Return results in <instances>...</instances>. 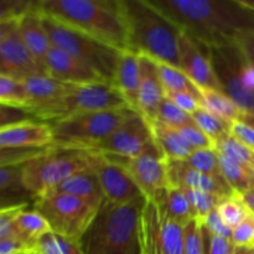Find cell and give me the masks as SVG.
I'll return each instance as SVG.
<instances>
[{
  "label": "cell",
  "instance_id": "cell-1",
  "mask_svg": "<svg viewBox=\"0 0 254 254\" xmlns=\"http://www.w3.org/2000/svg\"><path fill=\"white\" fill-rule=\"evenodd\" d=\"M184 32L215 47L254 32V9L243 0H148Z\"/></svg>",
  "mask_w": 254,
  "mask_h": 254
},
{
  "label": "cell",
  "instance_id": "cell-2",
  "mask_svg": "<svg viewBox=\"0 0 254 254\" xmlns=\"http://www.w3.org/2000/svg\"><path fill=\"white\" fill-rule=\"evenodd\" d=\"M148 198L126 203L104 200L79 240L84 254H144L143 213Z\"/></svg>",
  "mask_w": 254,
  "mask_h": 254
},
{
  "label": "cell",
  "instance_id": "cell-3",
  "mask_svg": "<svg viewBox=\"0 0 254 254\" xmlns=\"http://www.w3.org/2000/svg\"><path fill=\"white\" fill-rule=\"evenodd\" d=\"M41 14L103 44L129 51V34L122 0H36Z\"/></svg>",
  "mask_w": 254,
  "mask_h": 254
},
{
  "label": "cell",
  "instance_id": "cell-4",
  "mask_svg": "<svg viewBox=\"0 0 254 254\" xmlns=\"http://www.w3.org/2000/svg\"><path fill=\"white\" fill-rule=\"evenodd\" d=\"M129 34V51L180 68L179 39L183 30L148 0H122Z\"/></svg>",
  "mask_w": 254,
  "mask_h": 254
},
{
  "label": "cell",
  "instance_id": "cell-5",
  "mask_svg": "<svg viewBox=\"0 0 254 254\" xmlns=\"http://www.w3.org/2000/svg\"><path fill=\"white\" fill-rule=\"evenodd\" d=\"M103 159L92 149L51 144L42 155L24 165L25 186L39 198L77 174L96 170Z\"/></svg>",
  "mask_w": 254,
  "mask_h": 254
},
{
  "label": "cell",
  "instance_id": "cell-6",
  "mask_svg": "<svg viewBox=\"0 0 254 254\" xmlns=\"http://www.w3.org/2000/svg\"><path fill=\"white\" fill-rule=\"evenodd\" d=\"M41 17L52 46L64 50L94 69L108 83L114 84L123 51L66 26L46 15L41 14Z\"/></svg>",
  "mask_w": 254,
  "mask_h": 254
},
{
  "label": "cell",
  "instance_id": "cell-7",
  "mask_svg": "<svg viewBox=\"0 0 254 254\" xmlns=\"http://www.w3.org/2000/svg\"><path fill=\"white\" fill-rule=\"evenodd\" d=\"M133 112L130 108L92 112L49 123L54 133V144L83 149L94 148L113 134Z\"/></svg>",
  "mask_w": 254,
  "mask_h": 254
},
{
  "label": "cell",
  "instance_id": "cell-8",
  "mask_svg": "<svg viewBox=\"0 0 254 254\" xmlns=\"http://www.w3.org/2000/svg\"><path fill=\"white\" fill-rule=\"evenodd\" d=\"M34 210L46 218L52 232L78 243L93 221L98 207L76 196L50 191L37 198Z\"/></svg>",
  "mask_w": 254,
  "mask_h": 254
},
{
  "label": "cell",
  "instance_id": "cell-9",
  "mask_svg": "<svg viewBox=\"0 0 254 254\" xmlns=\"http://www.w3.org/2000/svg\"><path fill=\"white\" fill-rule=\"evenodd\" d=\"M208 59L221 91L246 114H254V91L246 82L248 61L237 42L208 47Z\"/></svg>",
  "mask_w": 254,
  "mask_h": 254
},
{
  "label": "cell",
  "instance_id": "cell-10",
  "mask_svg": "<svg viewBox=\"0 0 254 254\" xmlns=\"http://www.w3.org/2000/svg\"><path fill=\"white\" fill-rule=\"evenodd\" d=\"M159 149L148 119L133 112L113 134L97 144L92 150L106 156L134 159Z\"/></svg>",
  "mask_w": 254,
  "mask_h": 254
},
{
  "label": "cell",
  "instance_id": "cell-11",
  "mask_svg": "<svg viewBox=\"0 0 254 254\" xmlns=\"http://www.w3.org/2000/svg\"><path fill=\"white\" fill-rule=\"evenodd\" d=\"M25 84L29 94L26 111L35 119L54 123L64 118L67 96L74 84L64 83L45 74L31 77Z\"/></svg>",
  "mask_w": 254,
  "mask_h": 254
},
{
  "label": "cell",
  "instance_id": "cell-12",
  "mask_svg": "<svg viewBox=\"0 0 254 254\" xmlns=\"http://www.w3.org/2000/svg\"><path fill=\"white\" fill-rule=\"evenodd\" d=\"M0 74L20 81L42 74L20 35L17 21L0 22Z\"/></svg>",
  "mask_w": 254,
  "mask_h": 254
},
{
  "label": "cell",
  "instance_id": "cell-13",
  "mask_svg": "<svg viewBox=\"0 0 254 254\" xmlns=\"http://www.w3.org/2000/svg\"><path fill=\"white\" fill-rule=\"evenodd\" d=\"M106 159L123 165L130 173L136 185L148 200L153 201L159 193L170 186L168 159L160 149L149 151L134 159H121L114 156H106Z\"/></svg>",
  "mask_w": 254,
  "mask_h": 254
},
{
  "label": "cell",
  "instance_id": "cell-14",
  "mask_svg": "<svg viewBox=\"0 0 254 254\" xmlns=\"http://www.w3.org/2000/svg\"><path fill=\"white\" fill-rule=\"evenodd\" d=\"M126 108H129L128 103L114 84H74L67 96L64 118L76 114L118 111Z\"/></svg>",
  "mask_w": 254,
  "mask_h": 254
},
{
  "label": "cell",
  "instance_id": "cell-15",
  "mask_svg": "<svg viewBox=\"0 0 254 254\" xmlns=\"http://www.w3.org/2000/svg\"><path fill=\"white\" fill-rule=\"evenodd\" d=\"M179 60L180 69L200 89L222 92L208 59V49L184 31L179 39Z\"/></svg>",
  "mask_w": 254,
  "mask_h": 254
},
{
  "label": "cell",
  "instance_id": "cell-16",
  "mask_svg": "<svg viewBox=\"0 0 254 254\" xmlns=\"http://www.w3.org/2000/svg\"><path fill=\"white\" fill-rule=\"evenodd\" d=\"M168 174L170 186H175L181 190L202 191L223 198L237 195L223 176L207 175L196 171L186 165L183 160L168 159Z\"/></svg>",
  "mask_w": 254,
  "mask_h": 254
},
{
  "label": "cell",
  "instance_id": "cell-17",
  "mask_svg": "<svg viewBox=\"0 0 254 254\" xmlns=\"http://www.w3.org/2000/svg\"><path fill=\"white\" fill-rule=\"evenodd\" d=\"M96 174L101 183L106 200L117 203H126L135 200L143 192L136 185L135 180L123 165L108 160L103 161L96 168Z\"/></svg>",
  "mask_w": 254,
  "mask_h": 254
},
{
  "label": "cell",
  "instance_id": "cell-18",
  "mask_svg": "<svg viewBox=\"0 0 254 254\" xmlns=\"http://www.w3.org/2000/svg\"><path fill=\"white\" fill-rule=\"evenodd\" d=\"M46 74L69 84L108 83L94 69L59 47L51 46L46 60Z\"/></svg>",
  "mask_w": 254,
  "mask_h": 254
},
{
  "label": "cell",
  "instance_id": "cell-19",
  "mask_svg": "<svg viewBox=\"0 0 254 254\" xmlns=\"http://www.w3.org/2000/svg\"><path fill=\"white\" fill-rule=\"evenodd\" d=\"M54 144L49 123L24 121L0 128V149L45 148Z\"/></svg>",
  "mask_w": 254,
  "mask_h": 254
},
{
  "label": "cell",
  "instance_id": "cell-20",
  "mask_svg": "<svg viewBox=\"0 0 254 254\" xmlns=\"http://www.w3.org/2000/svg\"><path fill=\"white\" fill-rule=\"evenodd\" d=\"M140 61V87H139V113L154 121L159 106L165 98V89L159 76L155 60L139 55Z\"/></svg>",
  "mask_w": 254,
  "mask_h": 254
},
{
  "label": "cell",
  "instance_id": "cell-21",
  "mask_svg": "<svg viewBox=\"0 0 254 254\" xmlns=\"http://www.w3.org/2000/svg\"><path fill=\"white\" fill-rule=\"evenodd\" d=\"M19 31L26 45L27 50L34 57L35 62L39 68L41 69L42 74H46V60L49 56L50 49H51V41L42 24V17L40 11L37 10L36 4L30 12H27L22 19L17 21Z\"/></svg>",
  "mask_w": 254,
  "mask_h": 254
},
{
  "label": "cell",
  "instance_id": "cell-22",
  "mask_svg": "<svg viewBox=\"0 0 254 254\" xmlns=\"http://www.w3.org/2000/svg\"><path fill=\"white\" fill-rule=\"evenodd\" d=\"M0 210L11 207H27L30 201L36 202L37 197L27 190L24 183L22 169L24 165L0 166Z\"/></svg>",
  "mask_w": 254,
  "mask_h": 254
},
{
  "label": "cell",
  "instance_id": "cell-23",
  "mask_svg": "<svg viewBox=\"0 0 254 254\" xmlns=\"http://www.w3.org/2000/svg\"><path fill=\"white\" fill-rule=\"evenodd\" d=\"M114 86L121 92L129 108L139 113V87H140L139 55L131 51L122 52Z\"/></svg>",
  "mask_w": 254,
  "mask_h": 254
},
{
  "label": "cell",
  "instance_id": "cell-24",
  "mask_svg": "<svg viewBox=\"0 0 254 254\" xmlns=\"http://www.w3.org/2000/svg\"><path fill=\"white\" fill-rule=\"evenodd\" d=\"M51 191L76 196L98 208L106 200L96 170H88L77 174V175L64 180Z\"/></svg>",
  "mask_w": 254,
  "mask_h": 254
},
{
  "label": "cell",
  "instance_id": "cell-25",
  "mask_svg": "<svg viewBox=\"0 0 254 254\" xmlns=\"http://www.w3.org/2000/svg\"><path fill=\"white\" fill-rule=\"evenodd\" d=\"M149 123H150L151 130H153L154 139L164 155L166 156V159L185 160L193 153V149L186 143L178 129L165 126L159 121H153Z\"/></svg>",
  "mask_w": 254,
  "mask_h": 254
},
{
  "label": "cell",
  "instance_id": "cell-26",
  "mask_svg": "<svg viewBox=\"0 0 254 254\" xmlns=\"http://www.w3.org/2000/svg\"><path fill=\"white\" fill-rule=\"evenodd\" d=\"M153 202L158 206L159 210L164 215L183 225L196 218L195 212L189 203L185 192L175 186H169L166 190H164L154 198Z\"/></svg>",
  "mask_w": 254,
  "mask_h": 254
},
{
  "label": "cell",
  "instance_id": "cell-27",
  "mask_svg": "<svg viewBox=\"0 0 254 254\" xmlns=\"http://www.w3.org/2000/svg\"><path fill=\"white\" fill-rule=\"evenodd\" d=\"M17 237L31 251L37 240L46 233L52 232L46 218L36 210H24L14 221Z\"/></svg>",
  "mask_w": 254,
  "mask_h": 254
},
{
  "label": "cell",
  "instance_id": "cell-28",
  "mask_svg": "<svg viewBox=\"0 0 254 254\" xmlns=\"http://www.w3.org/2000/svg\"><path fill=\"white\" fill-rule=\"evenodd\" d=\"M156 64L165 93H188L202 102L200 87L196 86L183 69L160 61H156Z\"/></svg>",
  "mask_w": 254,
  "mask_h": 254
},
{
  "label": "cell",
  "instance_id": "cell-29",
  "mask_svg": "<svg viewBox=\"0 0 254 254\" xmlns=\"http://www.w3.org/2000/svg\"><path fill=\"white\" fill-rule=\"evenodd\" d=\"M217 154L222 176L237 195L254 190V171L252 169L232 160L228 156Z\"/></svg>",
  "mask_w": 254,
  "mask_h": 254
},
{
  "label": "cell",
  "instance_id": "cell-30",
  "mask_svg": "<svg viewBox=\"0 0 254 254\" xmlns=\"http://www.w3.org/2000/svg\"><path fill=\"white\" fill-rule=\"evenodd\" d=\"M201 94H202V107H205L207 111L215 114L225 123L232 126L233 122L240 121L242 117L243 112L223 92L201 89Z\"/></svg>",
  "mask_w": 254,
  "mask_h": 254
},
{
  "label": "cell",
  "instance_id": "cell-31",
  "mask_svg": "<svg viewBox=\"0 0 254 254\" xmlns=\"http://www.w3.org/2000/svg\"><path fill=\"white\" fill-rule=\"evenodd\" d=\"M159 213H160L161 228L158 254H185L184 225L169 218L160 210Z\"/></svg>",
  "mask_w": 254,
  "mask_h": 254
},
{
  "label": "cell",
  "instance_id": "cell-32",
  "mask_svg": "<svg viewBox=\"0 0 254 254\" xmlns=\"http://www.w3.org/2000/svg\"><path fill=\"white\" fill-rule=\"evenodd\" d=\"M0 102L1 106L26 109L29 94L25 81L0 74Z\"/></svg>",
  "mask_w": 254,
  "mask_h": 254
},
{
  "label": "cell",
  "instance_id": "cell-33",
  "mask_svg": "<svg viewBox=\"0 0 254 254\" xmlns=\"http://www.w3.org/2000/svg\"><path fill=\"white\" fill-rule=\"evenodd\" d=\"M192 119L195 122L196 126L213 141V143H217L218 140H221L225 136L230 135L231 134V126L230 124L225 123L223 121H221L218 117H216L215 114L211 113L210 111L205 108V107H201L198 111H196L192 114Z\"/></svg>",
  "mask_w": 254,
  "mask_h": 254
},
{
  "label": "cell",
  "instance_id": "cell-34",
  "mask_svg": "<svg viewBox=\"0 0 254 254\" xmlns=\"http://www.w3.org/2000/svg\"><path fill=\"white\" fill-rule=\"evenodd\" d=\"M154 121L161 122L165 126L171 127L174 129H181L190 124H195L192 116L186 113L181 108H179L174 102H171L169 98H164L159 106L158 111H156V116ZM153 122V121H151Z\"/></svg>",
  "mask_w": 254,
  "mask_h": 254
},
{
  "label": "cell",
  "instance_id": "cell-35",
  "mask_svg": "<svg viewBox=\"0 0 254 254\" xmlns=\"http://www.w3.org/2000/svg\"><path fill=\"white\" fill-rule=\"evenodd\" d=\"M217 212L226 226H228L233 231L247 217L251 211L248 210L240 195H233L221 201L220 205L217 206Z\"/></svg>",
  "mask_w": 254,
  "mask_h": 254
},
{
  "label": "cell",
  "instance_id": "cell-36",
  "mask_svg": "<svg viewBox=\"0 0 254 254\" xmlns=\"http://www.w3.org/2000/svg\"><path fill=\"white\" fill-rule=\"evenodd\" d=\"M183 161L196 171L207 174V175L222 176L220 161H218V154L215 148L195 150L188 159Z\"/></svg>",
  "mask_w": 254,
  "mask_h": 254
},
{
  "label": "cell",
  "instance_id": "cell-37",
  "mask_svg": "<svg viewBox=\"0 0 254 254\" xmlns=\"http://www.w3.org/2000/svg\"><path fill=\"white\" fill-rule=\"evenodd\" d=\"M215 150L217 153L222 154V155L228 156L232 160H236L240 164L248 166V168H251V165H252L254 153L252 150H250L245 144L237 140L232 134L225 136L221 140H218L217 143H215Z\"/></svg>",
  "mask_w": 254,
  "mask_h": 254
},
{
  "label": "cell",
  "instance_id": "cell-38",
  "mask_svg": "<svg viewBox=\"0 0 254 254\" xmlns=\"http://www.w3.org/2000/svg\"><path fill=\"white\" fill-rule=\"evenodd\" d=\"M185 192L186 198H188L189 203L192 207L193 212H195L196 218L201 221L205 218L208 213L215 211L217 206L220 205L223 197H218V196L210 195V193L202 192V191H195V190H183ZM226 198V197H225Z\"/></svg>",
  "mask_w": 254,
  "mask_h": 254
},
{
  "label": "cell",
  "instance_id": "cell-39",
  "mask_svg": "<svg viewBox=\"0 0 254 254\" xmlns=\"http://www.w3.org/2000/svg\"><path fill=\"white\" fill-rule=\"evenodd\" d=\"M36 0H0V22L19 21L35 7Z\"/></svg>",
  "mask_w": 254,
  "mask_h": 254
},
{
  "label": "cell",
  "instance_id": "cell-40",
  "mask_svg": "<svg viewBox=\"0 0 254 254\" xmlns=\"http://www.w3.org/2000/svg\"><path fill=\"white\" fill-rule=\"evenodd\" d=\"M201 235H202L203 254H232L235 251L236 246L233 245L232 241L213 235L203 225H201Z\"/></svg>",
  "mask_w": 254,
  "mask_h": 254
},
{
  "label": "cell",
  "instance_id": "cell-41",
  "mask_svg": "<svg viewBox=\"0 0 254 254\" xmlns=\"http://www.w3.org/2000/svg\"><path fill=\"white\" fill-rule=\"evenodd\" d=\"M185 237V254H203L201 225L197 218L184 225Z\"/></svg>",
  "mask_w": 254,
  "mask_h": 254
},
{
  "label": "cell",
  "instance_id": "cell-42",
  "mask_svg": "<svg viewBox=\"0 0 254 254\" xmlns=\"http://www.w3.org/2000/svg\"><path fill=\"white\" fill-rule=\"evenodd\" d=\"M232 242L236 247L254 248V215L250 212L247 217L233 230Z\"/></svg>",
  "mask_w": 254,
  "mask_h": 254
},
{
  "label": "cell",
  "instance_id": "cell-43",
  "mask_svg": "<svg viewBox=\"0 0 254 254\" xmlns=\"http://www.w3.org/2000/svg\"><path fill=\"white\" fill-rule=\"evenodd\" d=\"M179 131L184 136L186 143L193 149V151L215 148V143L196 124H190V126L184 127V128L179 129Z\"/></svg>",
  "mask_w": 254,
  "mask_h": 254
},
{
  "label": "cell",
  "instance_id": "cell-44",
  "mask_svg": "<svg viewBox=\"0 0 254 254\" xmlns=\"http://www.w3.org/2000/svg\"><path fill=\"white\" fill-rule=\"evenodd\" d=\"M201 225L205 226L208 231L213 233L216 236H220V237L226 238V240H231L232 241V232L233 231L231 230L228 226H226V223L223 222L221 216L218 215L217 208L215 211H212L211 213H208L205 218L200 221Z\"/></svg>",
  "mask_w": 254,
  "mask_h": 254
},
{
  "label": "cell",
  "instance_id": "cell-45",
  "mask_svg": "<svg viewBox=\"0 0 254 254\" xmlns=\"http://www.w3.org/2000/svg\"><path fill=\"white\" fill-rule=\"evenodd\" d=\"M165 97L170 99L171 102H174L179 108H181L186 113L191 114V116L202 107V102L200 99L195 98V97L190 96L188 93H178V92H174V93H165Z\"/></svg>",
  "mask_w": 254,
  "mask_h": 254
},
{
  "label": "cell",
  "instance_id": "cell-46",
  "mask_svg": "<svg viewBox=\"0 0 254 254\" xmlns=\"http://www.w3.org/2000/svg\"><path fill=\"white\" fill-rule=\"evenodd\" d=\"M231 134L254 153V128L242 121L233 122Z\"/></svg>",
  "mask_w": 254,
  "mask_h": 254
},
{
  "label": "cell",
  "instance_id": "cell-47",
  "mask_svg": "<svg viewBox=\"0 0 254 254\" xmlns=\"http://www.w3.org/2000/svg\"><path fill=\"white\" fill-rule=\"evenodd\" d=\"M30 252L29 247L19 240H0V254H17Z\"/></svg>",
  "mask_w": 254,
  "mask_h": 254
},
{
  "label": "cell",
  "instance_id": "cell-48",
  "mask_svg": "<svg viewBox=\"0 0 254 254\" xmlns=\"http://www.w3.org/2000/svg\"><path fill=\"white\" fill-rule=\"evenodd\" d=\"M237 45L250 64L254 66V32L245 35L237 40Z\"/></svg>",
  "mask_w": 254,
  "mask_h": 254
},
{
  "label": "cell",
  "instance_id": "cell-49",
  "mask_svg": "<svg viewBox=\"0 0 254 254\" xmlns=\"http://www.w3.org/2000/svg\"><path fill=\"white\" fill-rule=\"evenodd\" d=\"M240 197L242 198L243 202L246 203L248 210H250L254 215V190H251L248 191V192L242 193V195H240Z\"/></svg>",
  "mask_w": 254,
  "mask_h": 254
},
{
  "label": "cell",
  "instance_id": "cell-50",
  "mask_svg": "<svg viewBox=\"0 0 254 254\" xmlns=\"http://www.w3.org/2000/svg\"><path fill=\"white\" fill-rule=\"evenodd\" d=\"M240 121L245 122V123H247L248 126L253 127V128H254V114H246V113H243L242 117H241Z\"/></svg>",
  "mask_w": 254,
  "mask_h": 254
},
{
  "label": "cell",
  "instance_id": "cell-51",
  "mask_svg": "<svg viewBox=\"0 0 254 254\" xmlns=\"http://www.w3.org/2000/svg\"><path fill=\"white\" fill-rule=\"evenodd\" d=\"M250 252V248L245 247H236L235 251H233L232 254H248Z\"/></svg>",
  "mask_w": 254,
  "mask_h": 254
},
{
  "label": "cell",
  "instance_id": "cell-52",
  "mask_svg": "<svg viewBox=\"0 0 254 254\" xmlns=\"http://www.w3.org/2000/svg\"><path fill=\"white\" fill-rule=\"evenodd\" d=\"M243 1H245L246 4L248 5V6L252 7V9H254V0H243Z\"/></svg>",
  "mask_w": 254,
  "mask_h": 254
},
{
  "label": "cell",
  "instance_id": "cell-53",
  "mask_svg": "<svg viewBox=\"0 0 254 254\" xmlns=\"http://www.w3.org/2000/svg\"><path fill=\"white\" fill-rule=\"evenodd\" d=\"M248 254H254V248H250V252Z\"/></svg>",
  "mask_w": 254,
  "mask_h": 254
},
{
  "label": "cell",
  "instance_id": "cell-54",
  "mask_svg": "<svg viewBox=\"0 0 254 254\" xmlns=\"http://www.w3.org/2000/svg\"><path fill=\"white\" fill-rule=\"evenodd\" d=\"M251 168H252V170L254 171V156H253V160H252V165H251Z\"/></svg>",
  "mask_w": 254,
  "mask_h": 254
},
{
  "label": "cell",
  "instance_id": "cell-55",
  "mask_svg": "<svg viewBox=\"0 0 254 254\" xmlns=\"http://www.w3.org/2000/svg\"><path fill=\"white\" fill-rule=\"evenodd\" d=\"M17 254H30V252H22V253H17Z\"/></svg>",
  "mask_w": 254,
  "mask_h": 254
}]
</instances>
